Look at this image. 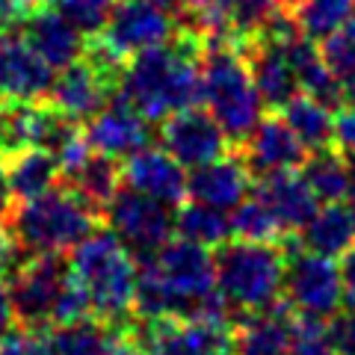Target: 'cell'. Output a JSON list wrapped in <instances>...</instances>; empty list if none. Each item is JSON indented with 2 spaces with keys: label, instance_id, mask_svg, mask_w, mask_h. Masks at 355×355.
<instances>
[{
  "label": "cell",
  "instance_id": "cell-1",
  "mask_svg": "<svg viewBox=\"0 0 355 355\" xmlns=\"http://www.w3.org/2000/svg\"><path fill=\"white\" fill-rule=\"evenodd\" d=\"M202 48L193 33L178 30L169 42L139 51L128 60L116 95L148 121L202 104Z\"/></svg>",
  "mask_w": 355,
  "mask_h": 355
},
{
  "label": "cell",
  "instance_id": "cell-24",
  "mask_svg": "<svg viewBox=\"0 0 355 355\" xmlns=\"http://www.w3.org/2000/svg\"><path fill=\"white\" fill-rule=\"evenodd\" d=\"M299 175L305 178L308 190L314 193V198L320 205H340L349 193V184H352L349 160L343 157L335 146L311 151L305 157V163L299 166Z\"/></svg>",
  "mask_w": 355,
  "mask_h": 355
},
{
  "label": "cell",
  "instance_id": "cell-37",
  "mask_svg": "<svg viewBox=\"0 0 355 355\" xmlns=\"http://www.w3.org/2000/svg\"><path fill=\"white\" fill-rule=\"evenodd\" d=\"M0 355H57L51 349V340L44 331L15 329L3 343H0Z\"/></svg>",
  "mask_w": 355,
  "mask_h": 355
},
{
  "label": "cell",
  "instance_id": "cell-2",
  "mask_svg": "<svg viewBox=\"0 0 355 355\" xmlns=\"http://www.w3.org/2000/svg\"><path fill=\"white\" fill-rule=\"evenodd\" d=\"M71 272L83 284L92 305V317L113 331H125L133 323L139 266L121 246L113 231L95 228L83 243L71 249Z\"/></svg>",
  "mask_w": 355,
  "mask_h": 355
},
{
  "label": "cell",
  "instance_id": "cell-26",
  "mask_svg": "<svg viewBox=\"0 0 355 355\" xmlns=\"http://www.w3.org/2000/svg\"><path fill=\"white\" fill-rule=\"evenodd\" d=\"M282 119L287 121V128L296 133V139L302 142V148L308 154L329 148L331 142H335V113L305 92H299L293 101L282 110Z\"/></svg>",
  "mask_w": 355,
  "mask_h": 355
},
{
  "label": "cell",
  "instance_id": "cell-43",
  "mask_svg": "<svg viewBox=\"0 0 355 355\" xmlns=\"http://www.w3.org/2000/svg\"><path fill=\"white\" fill-rule=\"evenodd\" d=\"M12 193H9V181H6V169H3V160H0V225H6L9 214H12Z\"/></svg>",
  "mask_w": 355,
  "mask_h": 355
},
{
  "label": "cell",
  "instance_id": "cell-34",
  "mask_svg": "<svg viewBox=\"0 0 355 355\" xmlns=\"http://www.w3.org/2000/svg\"><path fill=\"white\" fill-rule=\"evenodd\" d=\"M287 355H335L326 320L296 314L293 331H291V349H287Z\"/></svg>",
  "mask_w": 355,
  "mask_h": 355
},
{
  "label": "cell",
  "instance_id": "cell-19",
  "mask_svg": "<svg viewBox=\"0 0 355 355\" xmlns=\"http://www.w3.org/2000/svg\"><path fill=\"white\" fill-rule=\"evenodd\" d=\"M21 39H24L39 57L51 65V69H65L83 57L86 36L77 30L71 21H65L57 9L44 3L36 9L24 24L18 27Z\"/></svg>",
  "mask_w": 355,
  "mask_h": 355
},
{
  "label": "cell",
  "instance_id": "cell-31",
  "mask_svg": "<svg viewBox=\"0 0 355 355\" xmlns=\"http://www.w3.org/2000/svg\"><path fill=\"white\" fill-rule=\"evenodd\" d=\"M231 237L234 240H249V243H275L282 237V228L275 222L272 210L263 205L261 196H249L240 202L228 216Z\"/></svg>",
  "mask_w": 355,
  "mask_h": 355
},
{
  "label": "cell",
  "instance_id": "cell-33",
  "mask_svg": "<svg viewBox=\"0 0 355 355\" xmlns=\"http://www.w3.org/2000/svg\"><path fill=\"white\" fill-rule=\"evenodd\" d=\"M51 6L65 21H71L86 39H95L104 33L116 0H51Z\"/></svg>",
  "mask_w": 355,
  "mask_h": 355
},
{
  "label": "cell",
  "instance_id": "cell-40",
  "mask_svg": "<svg viewBox=\"0 0 355 355\" xmlns=\"http://www.w3.org/2000/svg\"><path fill=\"white\" fill-rule=\"evenodd\" d=\"M15 331V311H12V299H9V284L0 275V343Z\"/></svg>",
  "mask_w": 355,
  "mask_h": 355
},
{
  "label": "cell",
  "instance_id": "cell-45",
  "mask_svg": "<svg viewBox=\"0 0 355 355\" xmlns=\"http://www.w3.org/2000/svg\"><path fill=\"white\" fill-rule=\"evenodd\" d=\"M347 198H349V216H352V225H355V166H352V184H349V193H347Z\"/></svg>",
  "mask_w": 355,
  "mask_h": 355
},
{
  "label": "cell",
  "instance_id": "cell-7",
  "mask_svg": "<svg viewBox=\"0 0 355 355\" xmlns=\"http://www.w3.org/2000/svg\"><path fill=\"white\" fill-rule=\"evenodd\" d=\"M284 299L296 314L329 320L343 305V282L338 261L302 249L293 234H284Z\"/></svg>",
  "mask_w": 355,
  "mask_h": 355
},
{
  "label": "cell",
  "instance_id": "cell-42",
  "mask_svg": "<svg viewBox=\"0 0 355 355\" xmlns=\"http://www.w3.org/2000/svg\"><path fill=\"white\" fill-rule=\"evenodd\" d=\"M107 355H148V352L142 349L139 343L128 335V331H119V335L113 338V343H110Z\"/></svg>",
  "mask_w": 355,
  "mask_h": 355
},
{
  "label": "cell",
  "instance_id": "cell-4",
  "mask_svg": "<svg viewBox=\"0 0 355 355\" xmlns=\"http://www.w3.org/2000/svg\"><path fill=\"white\" fill-rule=\"evenodd\" d=\"M98 219L101 214L65 184L30 202H18L6 219V231L30 254H65L92 234Z\"/></svg>",
  "mask_w": 355,
  "mask_h": 355
},
{
  "label": "cell",
  "instance_id": "cell-41",
  "mask_svg": "<svg viewBox=\"0 0 355 355\" xmlns=\"http://www.w3.org/2000/svg\"><path fill=\"white\" fill-rule=\"evenodd\" d=\"M340 282H343V299H352L355 302V246H349L340 254Z\"/></svg>",
  "mask_w": 355,
  "mask_h": 355
},
{
  "label": "cell",
  "instance_id": "cell-12",
  "mask_svg": "<svg viewBox=\"0 0 355 355\" xmlns=\"http://www.w3.org/2000/svg\"><path fill=\"white\" fill-rule=\"evenodd\" d=\"M53 77V69L21 39L18 30L0 33V101H48Z\"/></svg>",
  "mask_w": 355,
  "mask_h": 355
},
{
  "label": "cell",
  "instance_id": "cell-23",
  "mask_svg": "<svg viewBox=\"0 0 355 355\" xmlns=\"http://www.w3.org/2000/svg\"><path fill=\"white\" fill-rule=\"evenodd\" d=\"M293 237L302 249L335 261L349 246H355V225L343 205H326L317 207V214L308 219V225Z\"/></svg>",
  "mask_w": 355,
  "mask_h": 355
},
{
  "label": "cell",
  "instance_id": "cell-25",
  "mask_svg": "<svg viewBox=\"0 0 355 355\" xmlns=\"http://www.w3.org/2000/svg\"><path fill=\"white\" fill-rule=\"evenodd\" d=\"M65 181H69V187L89 207H95L98 214H104L110 198L121 190V166L116 157L92 151Z\"/></svg>",
  "mask_w": 355,
  "mask_h": 355
},
{
  "label": "cell",
  "instance_id": "cell-14",
  "mask_svg": "<svg viewBox=\"0 0 355 355\" xmlns=\"http://www.w3.org/2000/svg\"><path fill=\"white\" fill-rule=\"evenodd\" d=\"M83 137L92 151L116 160H128L130 154L151 146L154 130L146 116H139L128 101L113 95V101L83 125Z\"/></svg>",
  "mask_w": 355,
  "mask_h": 355
},
{
  "label": "cell",
  "instance_id": "cell-5",
  "mask_svg": "<svg viewBox=\"0 0 355 355\" xmlns=\"http://www.w3.org/2000/svg\"><path fill=\"white\" fill-rule=\"evenodd\" d=\"M202 101L207 113L228 137L231 146H240L252 128L263 119V101L254 89L246 60L231 42H205L202 48Z\"/></svg>",
  "mask_w": 355,
  "mask_h": 355
},
{
  "label": "cell",
  "instance_id": "cell-20",
  "mask_svg": "<svg viewBox=\"0 0 355 355\" xmlns=\"http://www.w3.org/2000/svg\"><path fill=\"white\" fill-rule=\"evenodd\" d=\"M258 196L263 198V205L272 210L275 222H279L282 234H299L308 219L317 214L320 202L314 198V193L308 190L305 178L299 175V169L293 172H275L266 175L258 181Z\"/></svg>",
  "mask_w": 355,
  "mask_h": 355
},
{
  "label": "cell",
  "instance_id": "cell-22",
  "mask_svg": "<svg viewBox=\"0 0 355 355\" xmlns=\"http://www.w3.org/2000/svg\"><path fill=\"white\" fill-rule=\"evenodd\" d=\"M9 193L15 202H30V198L44 196L53 187H60V160L44 148H24L3 160Z\"/></svg>",
  "mask_w": 355,
  "mask_h": 355
},
{
  "label": "cell",
  "instance_id": "cell-32",
  "mask_svg": "<svg viewBox=\"0 0 355 355\" xmlns=\"http://www.w3.org/2000/svg\"><path fill=\"white\" fill-rule=\"evenodd\" d=\"M36 107L24 101H0V160L33 148V128H36Z\"/></svg>",
  "mask_w": 355,
  "mask_h": 355
},
{
  "label": "cell",
  "instance_id": "cell-27",
  "mask_svg": "<svg viewBox=\"0 0 355 355\" xmlns=\"http://www.w3.org/2000/svg\"><path fill=\"white\" fill-rule=\"evenodd\" d=\"M287 12L293 15L305 39L326 42L355 15V0H296Z\"/></svg>",
  "mask_w": 355,
  "mask_h": 355
},
{
  "label": "cell",
  "instance_id": "cell-46",
  "mask_svg": "<svg viewBox=\"0 0 355 355\" xmlns=\"http://www.w3.org/2000/svg\"><path fill=\"white\" fill-rule=\"evenodd\" d=\"M151 3H157V6H163V9H169V12H175L181 0H151Z\"/></svg>",
  "mask_w": 355,
  "mask_h": 355
},
{
  "label": "cell",
  "instance_id": "cell-44",
  "mask_svg": "<svg viewBox=\"0 0 355 355\" xmlns=\"http://www.w3.org/2000/svg\"><path fill=\"white\" fill-rule=\"evenodd\" d=\"M343 104L347 107H355V74L349 77V80H343Z\"/></svg>",
  "mask_w": 355,
  "mask_h": 355
},
{
  "label": "cell",
  "instance_id": "cell-3",
  "mask_svg": "<svg viewBox=\"0 0 355 355\" xmlns=\"http://www.w3.org/2000/svg\"><path fill=\"white\" fill-rule=\"evenodd\" d=\"M287 243L225 240L214 249L216 291L237 311V317L258 314L284 299ZM240 323V320H237Z\"/></svg>",
  "mask_w": 355,
  "mask_h": 355
},
{
  "label": "cell",
  "instance_id": "cell-9",
  "mask_svg": "<svg viewBox=\"0 0 355 355\" xmlns=\"http://www.w3.org/2000/svg\"><path fill=\"white\" fill-rule=\"evenodd\" d=\"M110 231L119 237V243L125 246L133 261H146L157 249H163L175 234V214L169 205L154 202V198L142 196L130 187L110 198V205L104 207V214Z\"/></svg>",
  "mask_w": 355,
  "mask_h": 355
},
{
  "label": "cell",
  "instance_id": "cell-6",
  "mask_svg": "<svg viewBox=\"0 0 355 355\" xmlns=\"http://www.w3.org/2000/svg\"><path fill=\"white\" fill-rule=\"evenodd\" d=\"M69 279L71 263L65 254H27L6 275L15 323L30 331H48L53 326V308Z\"/></svg>",
  "mask_w": 355,
  "mask_h": 355
},
{
  "label": "cell",
  "instance_id": "cell-8",
  "mask_svg": "<svg viewBox=\"0 0 355 355\" xmlns=\"http://www.w3.org/2000/svg\"><path fill=\"white\" fill-rule=\"evenodd\" d=\"M148 355H237V329L207 320H139L125 329Z\"/></svg>",
  "mask_w": 355,
  "mask_h": 355
},
{
  "label": "cell",
  "instance_id": "cell-13",
  "mask_svg": "<svg viewBox=\"0 0 355 355\" xmlns=\"http://www.w3.org/2000/svg\"><path fill=\"white\" fill-rule=\"evenodd\" d=\"M234 151L243 157L254 181L275 172H293L308 157L302 142L296 139V133L287 128V121L279 113L263 116Z\"/></svg>",
  "mask_w": 355,
  "mask_h": 355
},
{
  "label": "cell",
  "instance_id": "cell-38",
  "mask_svg": "<svg viewBox=\"0 0 355 355\" xmlns=\"http://www.w3.org/2000/svg\"><path fill=\"white\" fill-rule=\"evenodd\" d=\"M343 157L355 166V107H340L335 113V142H331Z\"/></svg>",
  "mask_w": 355,
  "mask_h": 355
},
{
  "label": "cell",
  "instance_id": "cell-18",
  "mask_svg": "<svg viewBox=\"0 0 355 355\" xmlns=\"http://www.w3.org/2000/svg\"><path fill=\"white\" fill-rule=\"evenodd\" d=\"M121 184L169 207L187 202V172L163 148L148 146L130 154L125 166H121Z\"/></svg>",
  "mask_w": 355,
  "mask_h": 355
},
{
  "label": "cell",
  "instance_id": "cell-39",
  "mask_svg": "<svg viewBox=\"0 0 355 355\" xmlns=\"http://www.w3.org/2000/svg\"><path fill=\"white\" fill-rule=\"evenodd\" d=\"M44 3H48V0H0V33L18 30Z\"/></svg>",
  "mask_w": 355,
  "mask_h": 355
},
{
  "label": "cell",
  "instance_id": "cell-10",
  "mask_svg": "<svg viewBox=\"0 0 355 355\" xmlns=\"http://www.w3.org/2000/svg\"><path fill=\"white\" fill-rule=\"evenodd\" d=\"M157 137L163 151L190 172L234 151V146H231L222 128L216 125V119L202 107H187L181 113H172L169 119H163V128Z\"/></svg>",
  "mask_w": 355,
  "mask_h": 355
},
{
  "label": "cell",
  "instance_id": "cell-35",
  "mask_svg": "<svg viewBox=\"0 0 355 355\" xmlns=\"http://www.w3.org/2000/svg\"><path fill=\"white\" fill-rule=\"evenodd\" d=\"M320 57H323L326 69L338 77V80H349L355 74V30L343 27L335 36H329L320 44Z\"/></svg>",
  "mask_w": 355,
  "mask_h": 355
},
{
  "label": "cell",
  "instance_id": "cell-29",
  "mask_svg": "<svg viewBox=\"0 0 355 355\" xmlns=\"http://www.w3.org/2000/svg\"><path fill=\"white\" fill-rule=\"evenodd\" d=\"M116 335L119 331L104 326L101 320L86 317V320H77V323L53 326L48 340L57 355H107Z\"/></svg>",
  "mask_w": 355,
  "mask_h": 355
},
{
  "label": "cell",
  "instance_id": "cell-15",
  "mask_svg": "<svg viewBox=\"0 0 355 355\" xmlns=\"http://www.w3.org/2000/svg\"><path fill=\"white\" fill-rule=\"evenodd\" d=\"M116 89H119V83L113 77L98 71L86 57H80L77 62L60 69V74L53 77L48 104L62 110V113H69L77 121H89L113 101Z\"/></svg>",
  "mask_w": 355,
  "mask_h": 355
},
{
  "label": "cell",
  "instance_id": "cell-21",
  "mask_svg": "<svg viewBox=\"0 0 355 355\" xmlns=\"http://www.w3.org/2000/svg\"><path fill=\"white\" fill-rule=\"evenodd\" d=\"M296 311L282 299L279 305L240 317L237 329V355H287L291 349Z\"/></svg>",
  "mask_w": 355,
  "mask_h": 355
},
{
  "label": "cell",
  "instance_id": "cell-16",
  "mask_svg": "<svg viewBox=\"0 0 355 355\" xmlns=\"http://www.w3.org/2000/svg\"><path fill=\"white\" fill-rule=\"evenodd\" d=\"M254 178L246 169V163L237 151L225 154L207 166H198L187 175V198L216 210H225L231 214L240 202H246L252 193Z\"/></svg>",
  "mask_w": 355,
  "mask_h": 355
},
{
  "label": "cell",
  "instance_id": "cell-11",
  "mask_svg": "<svg viewBox=\"0 0 355 355\" xmlns=\"http://www.w3.org/2000/svg\"><path fill=\"white\" fill-rule=\"evenodd\" d=\"M178 33V21L169 9L151 0H116L104 33L98 39L107 42L119 57L130 60L133 53L157 48Z\"/></svg>",
  "mask_w": 355,
  "mask_h": 355
},
{
  "label": "cell",
  "instance_id": "cell-30",
  "mask_svg": "<svg viewBox=\"0 0 355 355\" xmlns=\"http://www.w3.org/2000/svg\"><path fill=\"white\" fill-rule=\"evenodd\" d=\"M222 21H225L231 44H240L258 36L261 27L270 21L279 9H284V0H214Z\"/></svg>",
  "mask_w": 355,
  "mask_h": 355
},
{
  "label": "cell",
  "instance_id": "cell-28",
  "mask_svg": "<svg viewBox=\"0 0 355 355\" xmlns=\"http://www.w3.org/2000/svg\"><path fill=\"white\" fill-rule=\"evenodd\" d=\"M175 234L181 240L198 243V246L216 249L225 240H231L228 214L198 202H181L175 210Z\"/></svg>",
  "mask_w": 355,
  "mask_h": 355
},
{
  "label": "cell",
  "instance_id": "cell-36",
  "mask_svg": "<svg viewBox=\"0 0 355 355\" xmlns=\"http://www.w3.org/2000/svg\"><path fill=\"white\" fill-rule=\"evenodd\" d=\"M329 338L335 355H355V302L343 299V305L329 317Z\"/></svg>",
  "mask_w": 355,
  "mask_h": 355
},
{
  "label": "cell",
  "instance_id": "cell-17",
  "mask_svg": "<svg viewBox=\"0 0 355 355\" xmlns=\"http://www.w3.org/2000/svg\"><path fill=\"white\" fill-rule=\"evenodd\" d=\"M240 53H243V60H246L249 77H252L254 89H258L263 107L282 113L299 95L296 71H293L291 60L284 57V51L275 48L272 42H266L263 36H252L240 44Z\"/></svg>",
  "mask_w": 355,
  "mask_h": 355
}]
</instances>
